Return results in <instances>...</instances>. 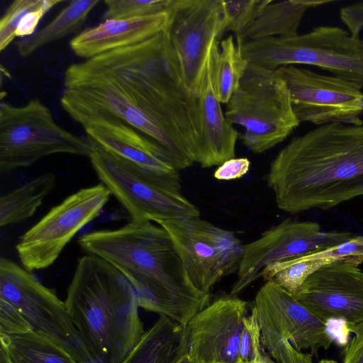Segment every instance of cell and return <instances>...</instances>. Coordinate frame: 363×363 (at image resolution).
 Segmentation results:
<instances>
[{
    "mask_svg": "<svg viewBox=\"0 0 363 363\" xmlns=\"http://www.w3.org/2000/svg\"><path fill=\"white\" fill-rule=\"evenodd\" d=\"M60 104L82 126L114 118L161 146L179 171L192 166L201 123L164 31L128 47L70 65Z\"/></svg>",
    "mask_w": 363,
    "mask_h": 363,
    "instance_id": "obj_1",
    "label": "cell"
},
{
    "mask_svg": "<svg viewBox=\"0 0 363 363\" xmlns=\"http://www.w3.org/2000/svg\"><path fill=\"white\" fill-rule=\"evenodd\" d=\"M277 206L328 210L363 196V125L326 124L293 138L266 174Z\"/></svg>",
    "mask_w": 363,
    "mask_h": 363,
    "instance_id": "obj_2",
    "label": "cell"
},
{
    "mask_svg": "<svg viewBox=\"0 0 363 363\" xmlns=\"http://www.w3.org/2000/svg\"><path fill=\"white\" fill-rule=\"evenodd\" d=\"M78 243L118 269L134 289L139 307L182 326L209 303L191 282L168 233L147 220L82 235Z\"/></svg>",
    "mask_w": 363,
    "mask_h": 363,
    "instance_id": "obj_3",
    "label": "cell"
},
{
    "mask_svg": "<svg viewBox=\"0 0 363 363\" xmlns=\"http://www.w3.org/2000/svg\"><path fill=\"white\" fill-rule=\"evenodd\" d=\"M65 303L90 363H121L145 333L132 285L97 255L79 259Z\"/></svg>",
    "mask_w": 363,
    "mask_h": 363,
    "instance_id": "obj_4",
    "label": "cell"
},
{
    "mask_svg": "<svg viewBox=\"0 0 363 363\" xmlns=\"http://www.w3.org/2000/svg\"><path fill=\"white\" fill-rule=\"evenodd\" d=\"M251 64L276 70L306 65L363 86V38L339 26H318L293 37H271L237 45Z\"/></svg>",
    "mask_w": 363,
    "mask_h": 363,
    "instance_id": "obj_5",
    "label": "cell"
},
{
    "mask_svg": "<svg viewBox=\"0 0 363 363\" xmlns=\"http://www.w3.org/2000/svg\"><path fill=\"white\" fill-rule=\"evenodd\" d=\"M225 116L243 128L239 138L255 154L282 143L300 124L285 82L275 70L251 63L226 104Z\"/></svg>",
    "mask_w": 363,
    "mask_h": 363,
    "instance_id": "obj_6",
    "label": "cell"
},
{
    "mask_svg": "<svg viewBox=\"0 0 363 363\" xmlns=\"http://www.w3.org/2000/svg\"><path fill=\"white\" fill-rule=\"evenodd\" d=\"M89 159L98 177L127 210L133 220L158 223L201 217L198 207L182 193V187L104 150L86 138Z\"/></svg>",
    "mask_w": 363,
    "mask_h": 363,
    "instance_id": "obj_7",
    "label": "cell"
},
{
    "mask_svg": "<svg viewBox=\"0 0 363 363\" xmlns=\"http://www.w3.org/2000/svg\"><path fill=\"white\" fill-rule=\"evenodd\" d=\"M86 139L60 127L50 109L39 99L16 106L0 105V172L32 165L38 160L57 153L90 156Z\"/></svg>",
    "mask_w": 363,
    "mask_h": 363,
    "instance_id": "obj_8",
    "label": "cell"
},
{
    "mask_svg": "<svg viewBox=\"0 0 363 363\" xmlns=\"http://www.w3.org/2000/svg\"><path fill=\"white\" fill-rule=\"evenodd\" d=\"M170 236L192 284L203 294L224 277L236 273L244 245L234 232L201 217L157 223Z\"/></svg>",
    "mask_w": 363,
    "mask_h": 363,
    "instance_id": "obj_9",
    "label": "cell"
},
{
    "mask_svg": "<svg viewBox=\"0 0 363 363\" xmlns=\"http://www.w3.org/2000/svg\"><path fill=\"white\" fill-rule=\"evenodd\" d=\"M164 30L189 92L201 88L211 47L225 31L222 0H173Z\"/></svg>",
    "mask_w": 363,
    "mask_h": 363,
    "instance_id": "obj_10",
    "label": "cell"
},
{
    "mask_svg": "<svg viewBox=\"0 0 363 363\" xmlns=\"http://www.w3.org/2000/svg\"><path fill=\"white\" fill-rule=\"evenodd\" d=\"M112 195L104 184L82 189L52 207L19 239L16 251L28 271L52 265L67 244L99 214Z\"/></svg>",
    "mask_w": 363,
    "mask_h": 363,
    "instance_id": "obj_11",
    "label": "cell"
},
{
    "mask_svg": "<svg viewBox=\"0 0 363 363\" xmlns=\"http://www.w3.org/2000/svg\"><path fill=\"white\" fill-rule=\"evenodd\" d=\"M30 271L0 260V298L15 307L32 330L57 342L79 361L90 363L65 302Z\"/></svg>",
    "mask_w": 363,
    "mask_h": 363,
    "instance_id": "obj_12",
    "label": "cell"
},
{
    "mask_svg": "<svg viewBox=\"0 0 363 363\" xmlns=\"http://www.w3.org/2000/svg\"><path fill=\"white\" fill-rule=\"evenodd\" d=\"M275 71L287 86L299 123L318 126L333 123L363 125L362 85L294 65L282 66Z\"/></svg>",
    "mask_w": 363,
    "mask_h": 363,
    "instance_id": "obj_13",
    "label": "cell"
},
{
    "mask_svg": "<svg viewBox=\"0 0 363 363\" xmlns=\"http://www.w3.org/2000/svg\"><path fill=\"white\" fill-rule=\"evenodd\" d=\"M356 235L347 231H324L312 221L286 219L244 245L230 296H237L273 262L316 252L344 243Z\"/></svg>",
    "mask_w": 363,
    "mask_h": 363,
    "instance_id": "obj_14",
    "label": "cell"
},
{
    "mask_svg": "<svg viewBox=\"0 0 363 363\" xmlns=\"http://www.w3.org/2000/svg\"><path fill=\"white\" fill-rule=\"evenodd\" d=\"M358 259L341 260L312 274L294 297L327 323L345 322L350 333L363 325V272Z\"/></svg>",
    "mask_w": 363,
    "mask_h": 363,
    "instance_id": "obj_15",
    "label": "cell"
},
{
    "mask_svg": "<svg viewBox=\"0 0 363 363\" xmlns=\"http://www.w3.org/2000/svg\"><path fill=\"white\" fill-rule=\"evenodd\" d=\"M249 303L223 296L208 303L183 326L184 354L195 363H238Z\"/></svg>",
    "mask_w": 363,
    "mask_h": 363,
    "instance_id": "obj_16",
    "label": "cell"
},
{
    "mask_svg": "<svg viewBox=\"0 0 363 363\" xmlns=\"http://www.w3.org/2000/svg\"><path fill=\"white\" fill-rule=\"evenodd\" d=\"M252 311L260 328L280 334L298 350H308L316 354L334 341L325 322L272 280L265 281L256 294Z\"/></svg>",
    "mask_w": 363,
    "mask_h": 363,
    "instance_id": "obj_17",
    "label": "cell"
},
{
    "mask_svg": "<svg viewBox=\"0 0 363 363\" xmlns=\"http://www.w3.org/2000/svg\"><path fill=\"white\" fill-rule=\"evenodd\" d=\"M83 128L106 151L182 187L179 171L166 151L139 130L114 118L94 119Z\"/></svg>",
    "mask_w": 363,
    "mask_h": 363,
    "instance_id": "obj_18",
    "label": "cell"
},
{
    "mask_svg": "<svg viewBox=\"0 0 363 363\" xmlns=\"http://www.w3.org/2000/svg\"><path fill=\"white\" fill-rule=\"evenodd\" d=\"M214 42L208 60L204 79L198 96L200 138L195 162L208 168L234 158L239 134L227 120L216 96L212 82Z\"/></svg>",
    "mask_w": 363,
    "mask_h": 363,
    "instance_id": "obj_19",
    "label": "cell"
},
{
    "mask_svg": "<svg viewBox=\"0 0 363 363\" xmlns=\"http://www.w3.org/2000/svg\"><path fill=\"white\" fill-rule=\"evenodd\" d=\"M167 13L128 19H108L82 30L69 41L78 57L89 59L104 52L135 45L164 30Z\"/></svg>",
    "mask_w": 363,
    "mask_h": 363,
    "instance_id": "obj_20",
    "label": "cell"
},
{
    "mask_svg": "<svg viewBox=\"0 0 363 363\" xmlns=\"http://www.w3.org/2000/svg\"><path fill=\"white\" fill-rule=\"evenodd\" d=\"M363 259V236L355 235L350 240L316 252L279 261L267 265L261 273L264 281H273L292 294L315 272L333 262Z\"/></svg>",
    "mask_w": 363,
    "mask_h": 363,
    "instance_id": "obj_21",
    "label": "cell"
},
{
    "mask_svg": "<svg viewBox=\"0 0 363 363\" xmlns=\"http://www.w3.org/2000/svg\"><path fill=\"white\" fill-rule=\"evenodd\" d=\"M334 0H271L253 21L235 35L237 45L271 37H293L298 35L301 20L306 13Z\"/></svg>",
    "mask_w": 363,
    "mask_h": 363,
    "instance_id": "obj_22",
    "label": "cell"
},
{
    "mask_svg": "<svg viewBox=\"0 0 363 363\" xmlns=\"http://www.w3.org/2000/svg\"><path fill=\"white\" fill-rule=\"evenodd\" d=\"M184 354L183 326L160 315L121 363H177Z\"/></svg>",
    "mask_w": 363,
    "mask_h": 363,
    "instance_id": "obj_23",
    "label": "cell"
},
{
    "mask_svg": "<svg viewBox=\"0 0 363 363\" xmlns=\"http://www.w3.org/2000/svg\"><path fill=\"white\" fill-rule=\"evenodd\" d=\"M1 350L10 363H84L50 338L29 330L0 336Z\"/></svg>",
    "mask_w": 363,
    "mask_h": 363,
    "instance_id": "obj_24",
    "label": "cell"
},
{
    "mask_svg": "<svg viewBox=\"0 0 363 363\" xmlns=\"http://www.w3.org/2000/svg\"><path fill=\"white\" fill-rule=\"evenodd\" d=\"M99 0H72L45 26L16 42L18 54L26 57L36 50L78 30Z\"/></svg>",
    "mask_w": 363,
    "mask_h": 363,
    "instance_id": "obj_25",
    "label": "cell"
},
{
    "mask_svg": "<svg viewBox=\"0 0 363 363\" xmlns=\"http://www.w3.org/2000/svg\"><path fill=\"white\" fill-rule=\"evenodd\" d=\"M55 185V174L48 172L2 196L0 199L1 227L19 223L31 217Z\"/></svg>",
    "mask_w": 363,
    "mask_h": 363,
    "instance_id": "obj_26",
    "label": "cell"
},
{
    "mask_svg": "<svg viewBox=\"0 0 363 363\" xmlns=\"http://www.w3.org/2000/svg\"><path fill=\"white\" fill-rule=\"evenodd\" d=\"M248 65L233 35L228 36L216 45L212 82L216 96L221 104L228 102L238 89Z\"/></svg>",
    "mask_w": 363,
    "mask_h": 363,
    "instance_id": "obj_27",
    "label": "cell"
},
{
    "mask_svg": "<svg viewBox=\"0 0 363 363\" xmlns=\"http://www.w3.org/2000/svg\"><path fill=\"white\" fill-rule=\"evenodd\" d=\"M173 0H106L104 18L128 19L167 13Z\"/></svg>",
    "mask_w": 363,
    "mask_h": 363,
    "instance_id": "obj_28",
    "label": "cell"
},
{
    "mask_svg": "<svg viewBox=\"0 0 363 363\" xmlns=\"http://www.w3.org/2000/svg\"><path fill=\"white\" fill-rule=\"evenodd\" d=\"M271 0H222L225 30L240 33L257 16Z\"/></svg>",
    "mask_w": 363,
    "mask_h": 363,
    "instance_id": "obj_29",
    "label": "cell"
},
{
    "mask_svg": "<svg viewBox=\"0 0 363 363\" xmlns=\"http://www.w3.org/2000/svg\"><path fill=\"white\" fill-rule=\"evenodd\" d=\"M260 333L263 347L277 363H313L311 354L298 350L280 334L264 328Z\"/></svg>",
    "mask_w": 363,
    "mask_h": 363,
    "instance_id": "obj_30",
    "label": "cell"
},
{
    "mask_svg": "<svg viewBox=\"0 0 363 363\" xmlns=\"http://www.w3.org/2000/svg\"><path fill=\"white\" fill-rule=\"evenodd\" d=\"M45 0H15L0 19V51H4L16 38V30L28 12L41 7Z\"/></svg>",
    "mask_w": 363,
    "mask_h": 363,
    "instance_id": "obj_31",
    "label": "cell"
},
{
    "mask_svg": "<svg viewBox=\"0 0 363 363\" xmlns=\"http://www.w3.org/2000/svg\"><path fill=\"white\" fill-rule=\"evenodd\" d=\"M262 347L260 328L252 311L244 320L239 344L238 363H251Z\"/></svg>",
    "mask_w": 363,
    "mask_h": 363,
    "instance_id": "obj_32",
    "label": "cell"
},
{
    "mask_svg": "<svg viewBox=\"0 0 363 363\" xmlns=\"http://www.w3.org/2000/svg\"><path fill=\"white\" fill-rule=\"evenodd\" d=\"M32 330L21 313L7 301L0 298V336L21 334Z\"/></svg>",
    "mask_w": 363,
    "mask_h": 363,
    "instance_id": "obj_33",
    "label": "cell"
},
{
    "mask_svg": "<svg viewBox=\"0 0 363 363\" xmlns=\"http://www.w3.org/2000/svg\"><path fill=\"white\" fill-rule=\"evenodd\" d=\"M63 0H45L43 5L24 16L16 30V37L26 38L35 33L36 27L43 17L54 6L63 3Z\"/></svg>",
    "mask_w": 363,
    "mask_h": 363,
    "instance_id": "obj_34",
    "label": "cell"
},
{
    "mask_svg": "<svg viewBox=\"0 0 363 363\" xmlns=\"http://www.w3.org/2000/svg\"><path fill=\"white\" fill-rule=\"evenodd\" d=\"M250 167V162L246 157L232 158L219 165L213 177L220 181H230L240 179L245 175Z\"/></svg>",
    "mask_w": 363,
    "mask_h": 363,
    "instance_id": "obj_35",
    "label": "cell"
},
{
    "mask_svg": "<svg viewBox=\"0 0 363 363\" xmlns=\"http://www.w3.org/2000/svg\"><path fill=\"white\" fill-rule=\"evenodd\" d=\"M340 18L352 35L359 36L363 30V1L342 7Z\"/></svg>",
    "mask_w": 363,
    "mask_h": 363,
    "instance_id": "obj_36",
    "label": "cell"
},
{
    "mask_svg": "<svg viewBox=\"0 0 363 363\" xmlns=\"http://www.w3.org/2000/svg\"><path fill=\"white\" fill-rule=\"evenodd\" d=\"M353 334L342 350V363H363V325Z\"/></svg>",
    "mask_w": 363,
    "mask_h": 363,
    "instance_id": "obj_37",
    "label": "cell"
},
{
    "mask_svg": "<svg viewBox=\"0 0 363 363\" xmlns=\"http://www.w3.org/2000/svg\"><path fill=\"white\" fill-rule=\"evenodd\" d=\"M251 363H275L262 347L257 352L255 359Z\"/></svg>",
    "mask_w": 363,
    "mask_h": 363,
    "instance_id": "obj_38",
    "label": "cell"
},
{
    "mask_svg": "<svg viewBox=\"0 0 363 363\" xmlns=\"http://www.w3.org/2000/svg\"><path fill=\"white\" fill-rule=\"evenodd\" d=\"M177 363H195L191 360L187 356L184 354Z\"/></svg>",
    "mask_w": 363,
    "mask_h": 363,
    "instance_id": "obj_39",
    "label": "cell"
},
{
    "mask_svg": "<svg viewBox=\"0 0 363 363\" xmlns=\"http://www.w3.org/2000/svg\"><path fill=\"white\" fill-rule=\"evenodd\" d=\"M0 362L1 363H9L5 353L1 350H0Z\"/></svg>",
    "mask_w": 363,
    "mask_h": 363,
    "instance_id": "obj_40",
    "label": "cell"
},
{
    "mask_svg": "<svg viewBox=\"0 0 363 363\" xmlns=\"http://www.w3.org/2000/svg\"><path fill=\"white\" fill-rule=\"evenodd\" d=\"M318 363H337V362L333 359H321Z\"/></svg>",
    "mask_w": 363,
    "mask_h": 363,
    "instance_id": "obj_41",
    "label": "cell"
},
{
    "mask_svg": "<svg viewBox=\"0 0 363 363\" xmlns=\"http://www.w3.org/2000/svg\"><path fill=\"white\" fill-rule=\"evenodd\" d=\"M8 359V358H7ZM9 360V359H8ZM10 363V362H9Z\"/></svg>",
    "mask_w": 363,
    "mask_h": 363,
    "instance_id": "obj_42",
    "label": "cell"
}]
</instances>
